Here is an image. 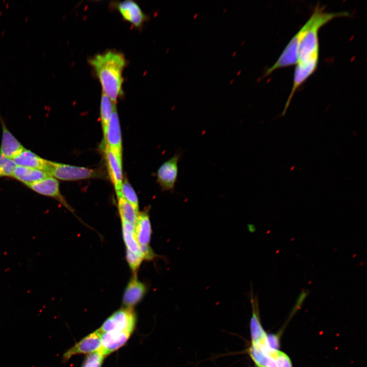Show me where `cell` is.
Masks as SVG:
<instances>
[{"label": "cell", "instance_id": "obj_14", "mask_svg": "<svg viewBox=\"0 0 367 367\" xmlns=\"http://www.w3.org/2000/svg\"><path fill=\"white\" fill-rule=\"evenodd\" d=\"M146 292L145 285L134 275L127 284L123 294L122 303L124 307L133 308L141 301Z\"/></svg>", "mask_w": 367, "mask_h": 367}, {"label": "cell", "instance_id": "obj_25", "mask_svg": "<svg viewBox=\"0 0 367 367\" xmlns=\"http://www.w3.org/2000/svg\"><path fill=\"white\" fill-rule=\"evenodd\" d=\"M16 164L11 159L7 158L0 152V178L10 177Z\"/></svg>", "mask_w": 367, "mask_h": 367}, {"label": "cell", "instance_id": "obj_12", "mask_svg": "<svg viewBox=\"0 0 367 367\" xmlns=\"http://www.w3.org/2000/svg\"><path fill=\"white\" fill-rule=\"evenodd\" d=\"M319 63V59L311 60L305 63H298L294 71L293 87L285 103L281 116H284L289 108L291 100L298 88L316 71Z\"/></svg>", "mask_w": 367, "mask_h": 367}, {"label": "cell", "instance_id": "obj_22", "mask_svg": "<svg viewBox=\"0 0 367 367\" xmlns=\"http://www.w3.org/2000/svg\"><path fill=\"white\" fill-rule=\"evenodd\" d=\"M122 226L123 238L126 247V251L142 255L140 247L135 237V226L122 221Z\"/></svg>", "mask_w": 367, "mask_h": 367}, {"label": "cell", "instance_id": "obj_23", "mask_svg": "<svg viewBox=\"0 0 367 367\" xmlns=\"http://www.w3.org/2000/svg\"><path fill=\"white\" fill-rule=\"evenodd\" d=\"M120 196H121L139 210V201L137 195L126 177L123 179Z\"/></svg>", "mask_w": 367, "mask_h": 367}, {"label": "cell", "instance_id": "obj_2", "mask_svg": "<svg viewBox=\"0 0 367 367\" xmlns=\"http://www.w3.org/2000/svg\"><path fill=\"white\" fill-rule=\"evenodd\" d=\"M312 15L313 17V22L299 45L297 63L305 64L312 60L319 59L318 33L320 28L335 18L347 17L350 14L347 12H325L324 8L318 5Z\"/></svg>", "mask_w": 367, "mask_h": 367}, {"label": "cell", "instance_id": "obj_27", "mask_svg": "<svg viewBox=\"0 0 367 367\" xmlns=\"http://www.w3.org/2000/svg\"><path fill=\"white\" fill-rule=\"evenodd\" d=\"M126 260L130 267V269L136 273L139 269L143 257L140 254L134 253L128 251H126Z\"/></svg>", "mask_w": 367, "mask_h": 367}, {"label": "cell", "instance_id": "obj_26", "mask_svg": "<svg viewBox=\"0 0 367 367\" xmlns=\"http://www.w3.org/2000/svg\"><path fill=\"white\" fill-rule=\"evenodd\" d=\"M271 356L278 351L279 340L274 334H266L261 343Z\"/></svg>", "mask_w": 367, "mask_h": 367}, {"label": "cell", "instance_id": "obj_6", "mask_svg": "<svg viewBox=\"0 0 367 367\" xmlns=\"http://www.w3.org/2000/svg\"><path fill=\"white\" fill-rule=\"evenodd\" d=\"M183 151L177 150L174 155L164 162L158 168L156 176V181L162 191L174 192L178 175V163Z\"/></svg>", "mask_w": 367, "mask_h": 367}, {"label": "cell", "instance_id": "obj_28", "mask_svg": "<svg viewBox=\"0 0 367 367\" xmlns=\"http://www.w3.org/2000/svg\"><path fill=\"white\" fill-rule=\"evenodd\" d=\"M272 356L275 361L276 367H292L290 358L283 352L277 351Z\"/></svg>", "mask_w": 367, "mask_h": 367}, {"label": "cell", "instance_id": "obj_7", "mask_svg": "<svg viewBox=\"0 0 367 367\" xmlns=\"http://www.w3.org/2000/svg\"><path fill=\"white\" fill-rule=\"evenodd\" d=\"M25 187L39 195L54 199L69 211L73 212V208L61 194L59 180L55 177L48 176Z\"/></svg>", "mask_w": 367, "mask_h": 367}, {"label": "cell", "instance_id": "obj_9", "mask_svg": "<svg viewBox=\"0 0 367 367\" xmlns=\"http://www.w3.org/2000/svg\"><path fill=\"white\" fill-rule=\"evenodd\" d=\"M103 141L104 146L108 147L117 155L122 159V136L116 105L113 109L106 135Z\"/></svg>", "mask_w": 367, "mask_h": 367}, {"label": "cell", "instance_id": "obj_18", "mask_svg": "<svg viewBox=\"0 0 367 367\" xmlns=\"http://www.w3.org/2000/svg\"><path fill=\"white\" fill-rule=\"evenodd\" d=\"M251 301L253 313L250 320V331L252 344L262 343L266 334L263 329L258 318V300L256 295L254 297L251 289Z\"/></svg>", "mask_w": 367, "mask_h": 367}, {"label": "cell", "instance_id": "obj_15", "mask_svg": "<svg viewBox=\"0 0 367 367\" xmlns=\"http://www.w3.org/2000/svg\"><path fill=\"white\" fill-rule=\"evenodd\" d=\"M12 160L16 165L41 170L45 172L48 161L25 148H24Z\"/></svg>", "mask_w": 367, "mask_h": 367}, {"label": "cell", "instance_id": "obj_13", "mask_svg": "<svg viewBox=\"0 0 367 367\" xmlns=\"http://www.w3.org/2000/svg\"><path fill=\"white\" fill-rule=\"evenodd\" d=\"M99 333L101 338L99 350L106 356L123 346L132 334L128 332L116 330Z\"/></svg>", "mask_w": 367, "mask_h": 367}, {"label": "cell", "instance_id": "obj_20", "mask_svg": "<svg viewBox=\"0 0 367 367\" xmlns=\"http://www.w3.org/2000/svg\"><path fill=\"white\" fill-rule=\"evenodd\" d=\"M118 207L121 221L135 226L139 210L121 196L117 197Z\"/></svg>", "mask_w": 367, "mask_h": 367}, {"label": "cell", "instance_id": "obj_21", "mask_svg": "<svg viewBox=\"0 0 367 367\" xmlns=\"http://www.w3.org/2000/svg\"><path fill=\"white\" fill-rule=\"evenodd\" d=\"M116 103H114L105 94L102 93L100 102V116L103 140L104 139L113 109Z\"/></svg>", "mask_w": 367, "mask_h": 367}, {"label": "cell", "instance_id": "obj_8", "mask_svg": "<svg viewBox=\"0 0 367 367\" xmlns=\"http://www.w3.org/2000/svg\"><path fill=\"white\" fill-rule=\"evenodd\" d=\"M100 347V335L96 330L86 336L66 350L62 356V361L66 362L75 355L91 354L98 351Z\"/></svg>", "mask_w": 367, "mask_h": 367}, {"label": "cell", "instance_id": "obj_4", "mask_svg": "<svg viewBox=\"0 0 367 367\" xmlns=\"http://www.w3.org/2000/svg\"><path fill=\"white\" fill-rule=\"evenodd\" d=\"M313 21V17L311 15L307 22L291 39L275 64L267 69L264 77L269 75L276 69L292 66L297 63L300 44L311 27Z\"/></svg>", "mask_w": 367, "mask_h": 367}, {"label": "cell", "instance_id": "obj_24", "mask_svg": "<svg viewBox=\"0 0 367 367\" xmlns=\"http://www.w3.org/2000/svg\"><path fill=\"white\" fill-rule=\"evenodd\" d=\"M106 356L102 352L98 351L88 354L84 360L81 367H101Z\"/></svg>", "mask_w": 367, "mask_h": 367}, {"label": "cell", "instance_id": "obj_17", "mask_svg": "<svg viewBox=\"0 0 367 367\" xmlns=\"http://www.w3.org/2000/svg\"><path fill=\"white\" fill-rule=\"evenodd\" d=\"M48 176L50 175L43 170L16 165L10 178L27 186Z\"/></svg>", "mask_w": 367, "mask_h": 367}, {"label": "cell", "instance_id": "obj_3", "mask_svg": "<svg viewBox=\"0 0 367 367\" xmlns=\"http://www.w3.org/2000/svg\"><path fill=\"white\" fill-rule=\"evenodd\" d=\"M45 172L57 179L75 181L91 178H105V172L100 168H88L48 160Z\"/></svg>", "mask_w": 367, "mask_h": 367}, {"label": "cell", "instance_id": "obj_1", "mask_svg": "<svg viewBox=\"0 0 367 367\" xmlns=\"http://www.w3.org/2000/svg\"><path fill=\"white\" fill-rule=\"evenodd\" d=\"M89 63L98 79L102 93L116 103L123 94V71L126 65L124 55L110 50L94 55Z\"/></svg>", "mask_w": 367, "mask_h": 367}, {"label": "cell", "instance_id": "obj_19", "mask_svg": "<svg viewBox=\"0 0 367 367\" xmlns=\"http://www.w3.org/2000/svg\"><path fill=\"white\" fill-rule=\"evenodd\" d=\"M249 354L258 367H276L274 358L261 343L252 344Z\"/></svg>", "mask_w": 367, "mask_h": 367}, {"label": "cell", "instance_id": "obj_5", "mask_svg": "<svg viewBox=\"0 0 367 367\" xmlns=\"http://www.w3.org/2000/svg\"><path fill=\"white\" fill-rule=\"evenodd\" d=\"M136 321L133 308L124 307L108 318L97 331L102 333L116 330L132 333L135 329Z\"/></svg>", "mask_w": 367, "mask_h": 367}, {"label": "cell", "instance_id": "obj_10", "mask_svg": "<svg viewBox=\"0 0 367 367\" xmlns=\"http://www.w3.org/2000/svg\"><path fill=\"white\" fill-rule=\"evenodd\" d=\"M103 151L108 174L113 184L117 197H118L120 196L123 181L122 159L107 146H104Z\"/></svg>", "mask_w": 367, "mask_h": 367}, {"label": "cell", "instance_id": "obj_16", "mask_svg": "<svg viewBox=\"0 0 367 367\" xmlns=\"http://www.w3.org/2000/svg\"><path fill=\"white\" fill-rule=\"evenodd\" d=\"M152 229L147 211L139 212L135 228V234L140 247L149 246Z\"/></svg>", "mask_w": 367, "mask_h": 367}, {"label": "cell", "instance_id": "obj_11", "mask_svg": "<svg viewBox=\"0 0 367 367\" xmlns=\"http://www.w3.org/2000/svg\"><path fill=\"white\" fill-rule=\"evenodd\" d=\"M123 19L136 28H140L147 19L139 5L132 0H125L115 4Z\"/></svg>", "mask_w": 367, "mask_h": 367}]
</instances>
